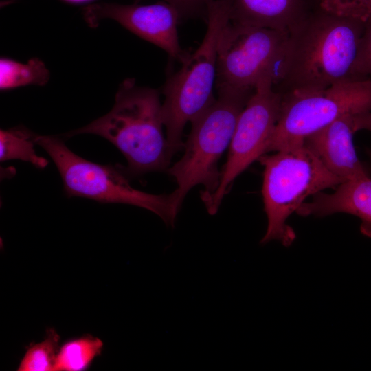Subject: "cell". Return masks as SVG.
Wrapping results in <instances>:
<instances>
[{"instance_id":"5b68a950","label":"cell","mask_w":371,"mask_h":371,"mask_svg":"<svg viewBox=\"0 0 371 371\" xmlns=\"http://www.w3.org/2000/svg\"><path fill=\"white\" fill-rule=\"evenodd\" d=\"M264 154L262 194L267 227L261 243L278 240L286 247L295 238L289 217L309 196L338 186L341 180L330 172L305 145Z\"/></svg>"},{"instance_id":"7c38bea8","label":"cell","mask_w":371,"mask_h":371,"mask_svg":"<svg viewBox=\"0 0 371 371\" xmlns=\"http://www.w3.org/2000/svg\"><path fill=\"white\" fill-rule=\"evenodd\" d=\"M230 22L290 33L311 12L306 0H225Z\"/></svg>"},{"instance_id":"5bb4252c","label":"cell","mask_w":371,"mask_h":371,"mask_svg":"<svg viewBox=\"0 0 371 371\" xmlns=\"http://www.w3.org/2000/svg\"><path fill=\"white\" fill-rule=\"evenodd\" d=\"M49 71L38 58L26 63L3 57L0 59V89L2 91L27 85H45L49 79Z\"/></svg>"},{"instance_id":"603a6c76","label":"cell","mask_w":371,"mask_h":371,"mask_svg":"<svg viewBox=\"0 0 371 371\" xmlns=\"http://www.w3.org/2000/svg\"><path fill=\"white\" fill-rule=\"evenodd\" d=\"M368 155H369V156H370V160H371V150H369V151H368Z\"/></svg>"},{"instance_id":"4fadbf2b","label":"cell","mask_w":371,"mask_h":371,"mask_svg":"<svg viewBox=\"0 0 371 371\" xmlns=\"http://www.w3.org/2000/svg\"><path fill=\"white\" fill-rule=\"evenodd\" d=\"M310 202H304L296 212L301 216H325L346 213L361 221V232L371 237V178L343 182L333 193L319 192Z\"/></svg>"},{"instance_id":"6da1fadb","label":"cell","mask_w":371,"mask_h":371,"mask_svg":"<svg viewBox=\"0 0 371 371\" xmlns=\"http://www.w3.org/2000/svg\"><path fill=\"white\" fill-rule=\"evenodd\" d=\"M365 23L333 15L318 6L311 11L289 33L278 83L285 89L284 93L325 89L358 78L352 69Z\"/></svg>"},{"instance_id":"7a4b0ae2","label":"cell","mask_w":371,"mask_h":371,"mask_svg":"<svg viewBox=\"0 0 371 371\" xmlns=\"http://www.w3.org/2000/svg\"><path fill=\"white\" fill-rule=\"evenodd\" d=\"M164 127L159 91L126 78L120 85L108 113L65 136L94 134L105 138L126 159L123 172L135 176L167 171L170 167L172 155Z\"/></svg>"},{"instance_id":"30bf717a","label":"cell","mask_w":371,"mask_h":371,"mask_svg":"<svg viewBox=\"0 0 371 371\" xmlns=\"http://www.w3.org/2000/svg\"><path fill=\"white\" fill-rule=\"evenodd\" d=\"M83 16L91 27H96L104 19L116 21L181 63L188 54L181 47L177 33L181 15L168 3L161 1L150 5L98 3L85 8Z\"/></svg>"},{"instance_id":"d6986e66","label":"cell","mask_w":371,"mask_h":371,"mask_svg":"<svg viewBox=\"0 0 371 371\" xmlns=\"http://www.w3.org/2000/svg\"><path fill=\"white\" fill-rule=\"evenodd\" d=\"M370 74H371V16L365 23L352 69V75L355 77L363 78Z\"/></svg>"},{"instance_id":"ffe728a7","label":"cell","mask_w":371,"mask_h":371,"mask_svg":"<svg viewBox=\"0 0 371 371\" xmlns=\"http://www.w3.org/2000/svg\"><path fill=\"white\" fill-rule=\"evenodd\" d=\"M137 3L140 0H135ZM173 5L179 11L181 17L195 16L201 13L206 14L208 6L214 0H161Z\"/></svg>"},{"instance_id":"9a60e30c","label":"cell","mask_w":371,"mask_h":371,"mask_svg":"<svg viewBox=\"0 0 371 371\" xmlns=\"http://www.w3.org/2000/svg\"><path fill=\"white\" fill-rule=\"evenodd\" d=\"M102 349V341L91 335L69 340L59 348L54 371L85 370L101 355Z\"/></svg>"},{"instance_id":"8992f818","label":"cell","mask_w":371,"mask_h":371,"mask_svg":"<svg viewBox=\"0 0 371 371\" xmlns=\"http://www.w3.org/2000/svg\"><path fill=\"white\" fill-rule=\"evenodd\" d=\"M282 94L279 118L265 154L303 145L304 139L347 114L371 111V79L354 78L321 90Z\"/></svg>"},{"instance_id":"8fae6325","label":"cell","mask_w":371,"mask_h":371,"mask_svg":"<svg viewBox=\"0 0 371 371\" xmlns=\"http://www.w3.org/2000/svg\"><path fill=\"white\" fill-rule=\"evenodd\" d=\"M353 115L337 118L307 137L303 144L342 183L369 177L355 149Z\"/></svg>"},{"instance_id":"7402d4cb","label":"cell","mask_w":371,"mask_h":371,"mask_svg":"<svg viewBox=\"0 0 371 371\" xmlns=\"http://www.w3.org/2000/svg\"><path fill=\"white\" fill-rule=\"evenodd\" d=\"M68 3L80 4L91 1L93 0H61Z\"/></svg>"},{"instance_id":"277c9868","label":"cell","mask_w":371,"mask_h":371,"mask_svg":"<svg viewBox=\"0 0 371 371\" xmlns=\"http://www.w3.org/2000/svg\"><path fill=\"white\" fill-rule=\"evenodd\" d=\"M207 29L198 48L187 54L181 68L170 75L163 89L162 115L168 148L173 156L184 143V127L215 100L218 41L225 26L230 21L225 0H214L208 6Z\"/></svg>"},{"instance_id":"e0dca14e","label":"cell","mask_w":371,"mask_h":371,"mask_svg":"<svg viewBox=\"0 0 371 371\" xmlns=\"http://www.w3.org/2000/svg\"><path fill=\"white\" fill-rule=\"evenodd\" d=\"M59 342L60 336L57 332L54 329H48L43 341L28 347L17 370L54 371Z\"/></svg>"},{"instance_id":"9c48e42d","label":"cell","mask_w":371,"mask_h":371,"mask_svg":"<svg viewBox=\"0 0 371 371\" xmlns=\"http://www.w3.org/2000/svg\"><path fill=\"white\" fill-rule=\"evenodd\" d=\"M270 76L262 78L238 117L229 144L227 161L221 170L219 184L211 194L202 197L210 214H215L235 179L265 154L276 126L282 94L274 89Z\"/></svg>"},{"instance_id":"ba28073f","label":"cell","mask_w":371,"mask_h":371,"mask_svg":"<svg viewBox=\"0 0 371 371\" xmlns=\"http://www.w3.org/2000/svg\"><path fill=\"white\" fill-rule=\"evenodd\" d=\"M289 33L229 22L218 41L217 89H254L270 76L277 85L285 58Z\"/></svg>"},{"instance_id":"44dd1931","label":"cell","mask_w":371,"mask_h":371,"mask_svg":"<svg viewBox=\"0 0 371 371\" xmlns=\"http://www.w3.org/2000/svg\"><path fill=\"white\" fill-rule=\"evenodd\" d=\"M353 127L355 132L361 130L371 131V111L353 115Z\"/></svg>"},{"instance_id":"2e32d148","label":"cell","mask_w":371,"mask_h":371,"mask_svg":"<svg viewBox=\"0 0 371 371\" xmlns=\"http://www.w3.org/2000/svg\"><path fill=\"white\" fill-rule=\"evenodd\" d=\"M36 135L23 126L0 131V160L20 159L38 168H45L48 161L36 155L34 144Z\"/></svg>"},{"instance_id":"ac0fdd59","label":"cell","mask_w":371,"mask_h":371,"mask_svg":"<svg viewBox=\"0 0 371 371\" xmlns=\"http://www.w3.org/2000/svg\"><path fill=\"white\" fill-rule=\"evenodd\" d=\"M317 6L333 15L363 22L371 16V0H318Z\"/></svg>"},{"instance_id":"52a82bcc","label":"cell","mask_w":371,"mask_h":371,"mask_svg":"<svg viewBox=\"0 0 371 371\" xmlns=\"http://www.w3.org/2000/svg\"><path fill=\"white\" fill-rule=\"evenodd\" d=\"M34 142L54 161L68 196L138 206L159 216L166 225L174 226L178 212L169 194H153L133 188L122 169L85 159L56 137L36 135Z\"/></svg>"},{"instance_id":"3957f363","label":"cell","mask_w":371,"mask_h":371,"mask_svg":"<svg viewBox=\"0 0 371 371\" xmlns=\"http://www.w3.org/2000/svg\"><path fill=\"white\" fill-rule=\"evenodd\" d=\"M254 90L217 89V98L191 122L183 156L167 170L177 183L169 196L178 213L186 196L194 186H205L201 198L216 190L221 177L218 162L229 146L240 114Z\"/></svg>"}]
</instances>
